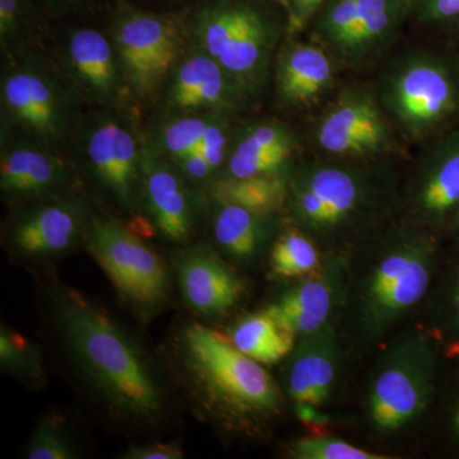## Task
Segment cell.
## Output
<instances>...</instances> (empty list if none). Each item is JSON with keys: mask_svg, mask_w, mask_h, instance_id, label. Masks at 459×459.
<instances>
[{"mask_svg": "<svg viewBox=\"0 0 459 459\" xmlns=\"http://www.w3.org/2000/svg\"><path fill=\"white\" fill-rule=\"evenodd\" d=\"M181 168L193 179L204 180L212 174L213 168L197 150L180 157Z\"/></svg>", "mask_w": 459, "mask_h": 459, "instance_id": "obj_40", "label": "cell"}, {"mask_svg": "<svg viewBox=\"0 0 459 459\" xmlns=\"http://www.w3.org/2000/svg\"><path fill=\"white\" fill-rule=\"evenodd\" d=\"M117 44L137 90L152 89L174 62V33L156 17L134 16L126 20L117 33Z\"/></svg>", "mask_w": 459, "mask_h": 459, "instance_id": "obj_13", "label": "cell"}, {"mask_svg": "<svg viewBox=\"0 0 459 459\" xmlns=\"http://www.w3.org/2000/svg\"><path fill=\"white\" fill-rule=\"evenodd\" d=\"M286 359L289 397L295 404L322 409L333 394L342 359L336 323L299 337Z\"/></svg>", "mask_w": 459, "mask_h": 459, "instance_id": "obj_11", "label": "cell"}, {"mask_svg": "<svg viewBox=\"0 0 459 459\" xmlns=\"http://www.w3.org/2000/svg\"><path fill=\"white\" fill-rule=\"evenodd\" d=\"M270 49L267 27L258 14L246 9L231 44L217 62L238 87L250 89L261 77Z\"/></svg>", "mask_w": 459, "mask_h": 459, "instance_id": "obj_20", "label": "cell"}, {"mask_svg": "<svg viewBox=\"0 0 459 459\" xmlns=\"http://www.w3.org/2000/svg\"><path fill=\"white\" fill-rule=\"evenodd\" d=\"M84 238L90 255L126 301L144 312L168 301L170 277L165 263L131 230L95 220Z\"/></svg>", "mask_w": 459, "mask_h": 459, "instance_id": "obj_7", "label": "cell"}, {"mask_svg": "<svg viewBox=\"0 0 459 459\" xmlns=\"http://www.w3.org/2000/svg\"><path fill=\"white\" fill-rule=\"evenodd\" d=\"M180 360L199 400L235 416L271 415L280 407V391L261 362L237 349L230 338L193 323L183 329Z\"/></svg>", "mask_w": 459, "mask_h": 459, "instance_id": "obj_5", "label": "cell"}, {"mask_svg": "<svg viewBox=\"0 0 459 459\" xmlns=\"http://www.w3.org/2000/svg\"><path fill=\"white\" fill-rule=\"evenodd\" d=\"M351 253L325 255L322 265L265 307L280 327L296 338L336 323L342 316Z\"/></svg>", "mask_w": 459, "mask_h": 459, "instance_id": "obj_10", "label": "cell"}, {"mask_svg": "<svg viewBox=\"0 0 459 459\" xmlns=\"http://www.w3.org/2000/svg\"><path fill=\"white\" fill-rule=\"evenodd\" d=\"M437 406L440 442L444 449L459 457V365L442 383Z\"/></svg>", "mask_w": 459, "mask_h": 459, "instance_id": "obj_32", "label": "cell"}, {"mask_svg": "<svg viewBox=\"0 0 459 459\" xmlns=\"http://www.w3.org/2000/svg\"><path fill=\"white\" fill-rule=\"evenodd\" d=\"M62 172V166L47 153L16 148L2 157L0 184L12 195H38L56 186Z\"/></svg>", "mask_w": 459, "mask_h": 459, "instance_id": "obj_25", "label": "cell"}, {"mask_svg": "<svg viewBox=\"0 0 459 459\" xmlns=\"http://www.w3.org/2000/svg\"><path fill=\"white\" fill-rule=\"evenodd\" d=\"M294 148L255 150L235 146L228 162L229 179L259 177L285 171Z\"/></svg>", "mask_w": 459, "mask_h": 459, "instance_id": "obj_29", "label": "cell"}, {"mask_svg": "<svg viewBox=\"0 0 459 459\" xmlns=\"http://www.w3.org/2000/svg\"><path fill=\"white\" fill-rule=\"evenodd\" d=\"M54 304L72 358L108 409L133 421L156 419L164 394L134 341L80 292L56 290Z\"/></svg>", "mask_w": 459, "mask_h": 459, "instance_id": "obj_3", "label": "cell"}, {"mask_svg": "<svg viewBox=\"0 0 459 459\" xmlns=\"http://www.w3.org/2000/svg\"><path fill=\"white\" fill-rule=\"evenodd\" d=\"M402 221L446 240L459 210V126L425 142L401 192Z\"/></svg>", "mask_w": 459, "mask_h": 459, "instance_id": "obj_8", "label": "cell"}, {"mask_svg": "<svg viewBox=\"0 0 459 459\" xmlns=\"http://www.w3.org/2000/svg\"><path fill=\"white\" fill-rule=\"evenodd\" d=\"M0 361L5 370L26 379L38 380L44 376L38 349L25 337L7 328L0 332Z\"/></svg>", "mask_w": 459, "mask_h": 459, "instance_id": "obj_30", "label": "cell"}, {"mask_svg": "<svg viewBox=\"0 0 459 459\" xmlns=\"http://www.w3.org/2000/svg\"><path fill=\"white\" fill-rule=\"evenodd\" d=\"M424 20L449 31H459V0H422Z\"/></svg>", "mask_w": 459, "mask_h": 459, "instance_id": "obj_37", "label": "cell"}, {"mask_svg": "<svg viewBox=\"0 0 459 459\" xmlns=\"http://www.w3.org/2000/svg\"><path fill=\"white\" fill-rule=\"evenodd\" d=\"M27 455L30 459L74 458L68 437L57 420H48L36 429Z\"/></svg>", "mask_w": 459, "mask_h": 459, "instance_id": "obj_35", "label": "cell"}, {"mask_svg": "<svg viewBox=\"0 0 459 459\" xmlns=\"http://www.w3.org/2000/svg\"><path fill=\"white\" fill-rule=\"evenodd\" d=\"M296 340L265 310L238 320L230 334V341L237 349L261 364H274L286 359Z\"/></svg>", "mask_w": 459, "mask_h": 459, "instance_id": "obj_26", "label": "cell"}, {"mask_svg": "<svg viewBox=\"0 0 459 459\" xmlns=\"http://www.w3.org/2000/svg\"><path fill=\"white\" fill-rule=\"evenodd\" d=\"M377 100L392 126L430 141L459 126V54L418 50L386 68Z\"/></svg>", "mask_w": 459, "mask_h": 459, "instance_id": "obj_6", "label": "cell"}, {"mask_svg": "<svg viewBox=\"0 0 459 459\" xmlns=\"http://www.w3.org/2000/svg\"><path fill=\"white\" fill-rule=\"evenodd\" d=\"M359 16L334 50L341 59L360 60L385 44L394 32L397 8L394 0H358ZM332 54V56H333Z\"/></svg>", "mask_w": 459, "mask_h": 459, "instance_id": "obj_22", "label": "cell"}, {"mask_svg": "<svg viewBox=\"0 0 459 459\" xmlns=\"http://www.w3.org/2000/svg\"><path fill=\"white\" fill-rule=\"evenodd\" d=\"M325 256L309 235L298 228L287 230L272 246L271 271L281 279H304L318 270Z\"/></svg>", "mask_w": 459, "mask_h": 459, "instance_id": "obj_28", "label": "cell"}, {"mask_svg": "<svg viewBox=\"0 0 459 459\" xmlns=\"http://www.w3.org/2000/svg\"><path fill=\"white\" fill-rule=\"evenodd\" d=\"M230 80L225 69L212 56L190 57L180 66L175 78L172 102L180 108L230 104L235 90L230 86Z\"/></svg>", "mask_w": 459, "mask_h": 459, "instance_id": "obj_19", "label": "cell"}, {"mask_svg": "<svg viewBox=\"0 0 459 459\" xmlns=\"http://www.w3.org/2000/svg\"><path fill=\"white\" fill-rule=\"evenodd\" d=\"M80 230L81 217L75 208L48 205L17 223L13 243L26 255H56L74 244Z\"/></svg>", "mask_w": 459, "mask_h": 459, "instance_id": "obj_17", "label": "cell"}, {"mask_svg": "<svg viewBox=\"0 0 459 459\" xmlns=\"http://www.w3.org/2000/svg\"><path fill=\"white\" fill-rule=\"evenodd\" d=\"M334 63L319 44L290 45L280 59L277 84L281 99L291 107L313 104L331 89Z\"/></svg>", "mask_w": 459, "mask_h": 459, "instance_id": "obj_14", "label": "cell"}, {"mask_svg": "<svg viewBox=\"0 0 459 459\" xmlns=\"http://www.w3.org/2000/svg\"><path fill=\"white\" fill-rule=\"evenodd\" d=\"M17 0H0V32L7 35L16 21Z\"/></svg>", "mask_w": 459, "mask_h": 459, "instance_id": "obj_42", "label": "cell"}, {"mask_svg": "<svg viewBox=\"0 0 459 459\" xmlns=\"http://www.w3.org/2000/svg\"><path fill=\"white\" fill-rule=\"evenodd\" d=\"M143 172L157 228L171 240H184L192 230V212L186 190L174 172L156 160L146 157Z\"/></svg>", "mask_w": 459, "mask_h": 459, "instance_id": "obj_18", "label": "cell"}, {"mask_svg": "<svg viewBox=\"0 0 459 459\" xmlns=\"http://www.w3.org/2000/svg\"><path fill=\"white\" fill-rule=\"evenodd\" d=\"M444 359L424 328H410L386 344L365 397V416L376 433L392 437L419 424L442 388Z\"/></svg>", "mask_w": 459, "mask_h": 459, "instance_id": "obj_4", "label": "cell"}, {"mask_svg": "<svg viewBox=\"0 0 459 459\" xmlns=\"http://www.w3.org/2000/svg\"><path fill=\"white\" fill-rule=\"evenodd\" d=\"M124 458L128 459H180L183 451L179 446L168 443L146 444V446H133L126 453Z\"/></svg>", "mask_w": 459, "mask_h": 459, "instance_id": "obj_39", "label": "cell"}, {"mask_svg": "<svg viewBox=\"0 0 459 459\" xmlns=\"http://www.w3.org/2000/svg\"><path fill=\"white\" fill-rule=\"evenodd\" d=\"M446 241L449 244V249L459 253V210L453 216L452 221L446 229Z\"/></svg>", "mask_w": 459, "mask_h": 459, "instance_id": "obj_43", "label": "cell"}, {"mask_svg": "<svg viewBox=\"0 0 459 459\" xmlns=\"http://www.w3.org/2000/svg\"><path fill=\"white\" fill-rule=\"evenodd\" d=\"M221 204L213 232L219 246L238 261H252L270 235V217L250 212L234 204Z\"/></svg>", "mask_w": 459, "mask_h": 459, "instance_id": "obj_23", "label": "cell"}, {"mask_svg": "<svg viewBox=\"0 0 459 459\" xmlns=\"http://www.w3.org/2000/svg\"><path fill=\"white\" fill-rule=\"evenodd\" d=\"M424 309V328L444 361L459 365V253L449 249Z\"/></svg>", "mask_w": 459, "mask_h": 459, "instance_id": "obj_15", "label": "cell"}, {"mask_svg": "<svg viewBox=\"0 0 459 459\" xmlns=\"http://www.w3.org/2000/svg\"><path fill=\"white\" fill-rule=\"evenodd\" d=\"M226 143L228 142H226V134L222 126L219 124L210 123L197 151L207 159L213 170L219 169L225 160Z\"/></svg>", "mask_w": 459, "mask_h": 459, "instance_id": "obj_38", "label": "cell"}, {"mask_svg": "<svg viewBox=\"0 0 459 459\" xmlns=\"http://www.w3.org/2000/svg\"><path fill=\"white\" fill-rule=\"evenodd\" d=\"M210 122L197 117L177 120L170 124L164 133L166 150L171 155L183 157L192 151L197 150Z\"/></svg>", "mask_w": 459, "mask_h": 459, "instance_id": "obj_36", "label": "cell"}, {"mask_svg": "<svg viewBox=\"0 0 459 459\" xmlns=\"http://www.w3.org/2000/svg\"><path fill=\"white\" fill-rule=\"evenodd\" d=\"M91 164L117 197L129 201L137 179L138 153L135 142L126 129L105 123L91 135Z\"/></svg>", "mask_w": 459, "mask_h": 459, "instance_id": "obj_16", "label": "cell"}, {"mask_svg": "<svg viewBox=\"0 0 459 459\" xmlns=\"http://www.w3.org/2000/svg\"><path fill=\"white\" fill-rule=\"evenodd\" d=\"M290 177L286 171L244 179H223L214 186L220 204H234L261 216H272L286 204Z\"/></svg>", "mask_w": 459, "mask_h": 459, "instance_id": "obj_24", "label": "cell"}, {"mask_svg": "<svg viewBox=\"0 0 459 459\" xmlns=\"http://www.w3.org/2000/svg\"><path fill=\"white\" fill-rule=\"evenodd\" d=\"M296 459H386L379 453L362 449L355 444L334 437H301L291 444L290 451Z\"/></svg>", "mask_w": 459, "mask_h": 459, "instance_id": "obj_31", "label": "cell"}, {"mask_svg": "<svg viewBox=\"0 0 459 459\" xmlns=\"http://www.w3.org/2000/svg\"><path fill=\"white\" fill-rule=\"evenodd\" d=\"M72 65L84 82L101 95L113 92L115 74L113 51L101 33L95 30H81L72 36L69 44Z\"/></svg>", "mask_w": 459, "mask_h": 459, "instance_id": "obj_27", "label": "cell"}, {"mask_svg": "<svg viewBox=\"0 0 459 459\" xmlns=\"http://www.w3.org/2000/svg\"><path fill=\"white\" fill-rule=\"evenodd\" d=\"M391 122L377 95L364 89L344 91L320 117L316 143L325 156L367 160L392 143Z\"/></svg>", "mask_w": 459, "mask_h": 459, "instance_id": "obj_9", "label": "cell"}, {"mask_svg": "<svg viewBox=\"0 0 459 459\" xmlns=\"http://www.w3.org/2000/svg\"><path fill=\"white\" fill-rule=\"evenodd\" d=\"M358 16V0H338L328 9L316 27V44L322 45L332 56L347 32L355 25Z\"/></svg>", "mask_w": 459, "mask_h": 459, "instance_id": "obj_33", "label": "cell"}, {"mask_svg": "<svg viewBox=\"0 0 459 459\" xmlns=\"http://www.w3.org/2000/svg\"><path fill=\"white\" fill-rule=\"evenodd\" d=\"M179 281L186 304L202 316H220L240 300L244 286L231 267L207 247L180 258Z\"/></svg>", "mask_w": 459, "mask_h": 459, "instance_id": "obj_12", "label": "cell"}, {"mask_svg": "<svg viewBox=\"0 0 459 459\" xmlns=\"http://www.w3.org/2000/svg\"><path fill=\"white\" fill-rule=\"evenodd\" d=\"M5 102L21 122L41 133L56 132L59 107L50 84L31 72H18L5 81Z\"/></svg>", "mask_w": 459, "mask_h": 459, "instance_id": "obj_21", "label": "cell"}, {"mask_svg": "<svg viewBox=\"0 0 459 459\" xmlns=\"http://www.w3.org/2000/svg\"><path fill=\"white\" fill-rule=\"evenodd\" d=\"M246 9H223L207 18L202 30V40L208 56L219 60L231 44L243 21Z\"/></svg>", "mask_w": 459, "mask_h": 459, "instance_id": "obj_34", "label": "cell"}, {"mask_svg": "<svg viewBox=\"0 0 459 459\" xmlns=\"http://www.w3.org/2000/svg\"><path fill=\"white\" fill-rule=\"evenodd\" d=\"M323 0H295L294 18H292V27L295 30L301 29L312 16L314 11L322 4Z\"/></svg>", "mask_w": 459, "mask_h": 459, "instance_id": "obj_41", "label": "cell"}, {"mask_svg": "<svg viewBox=\"0 0 459 459\" xmlns=\"http://www.w3.org/2000/svg\"><path fill=\"white\" fill-rule=\"evenodd\" d=\"M444 243L435 232L401 220L350 256L342 316L359 342H380L422 307L446 261Z\"/></svg>", "mask_w": 459, "mask_h": 459, "instance_id": "obj_1", "label": "cell"}, {"mask_svg": "<svg viewBox=\"0 0 459 459\" xmlns=\"http://www.w3.org/2000/svg\"><path fill=\"white\" fill-rule=\"evenodd\" d=\"M289 212L325 255L352 253L388 228L401 208L392 172L364 160L316 159L290 175Z\"/></svg>", "mask_w": 459, "mask_h": 459, "instance_id": "obj_2", "label": "cell"}]
</instances>
